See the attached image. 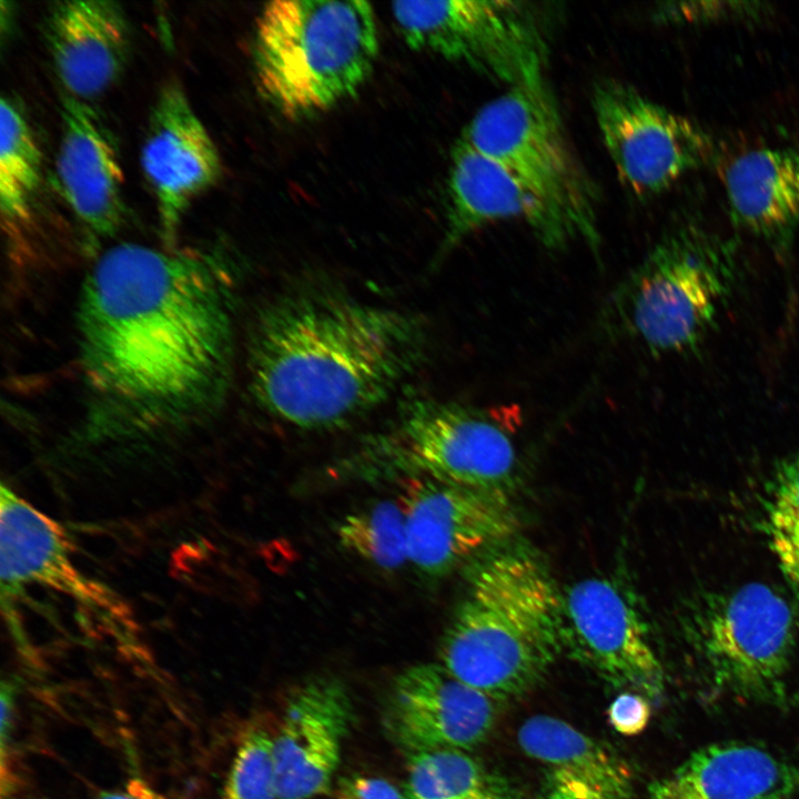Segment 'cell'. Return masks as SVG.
<instances>
[{"instance_id":"obj_7","label":"cell","mask_w":799,"mask_h":799,"mask_svg":"<svg viewBox=\"0 0 799 799\" xmlns=\"http://www.w3.org/2000/svg\"><path fill=\"white\" fill-rule=\"evenodd\" d=\"M355 464L468 488L504 490L517 468L514 443L487 412L432 397L404 402L371 435Z\"/></svg>"},{"instance_id":"obj_3","label":"cell","mask_w":799,"mask_h":799,"mask_svg":"<svg viewBox=\"0 0 799 799\" xmlns=\"http://www.w3.org/2000/svg\"><path fill=\"white\" fill-rule=\"evenodd\" d=\"M439 645V664L492 699L517 697L548 672L564 648L563 591L522 545L482 555Z\"/></svg>"},{"instance_id":"obj_20","label":"cell","mask_w":799,"mask_h":799,"mask_svg":"<svg viewBox=\"0 0 799 799\" xmlns=\"http://www.w3.org/2000/svg\"><path fill=\"white\" fill-rule=\"evenodd\" d=\"M799 754L725 741L699 748L649 787V799H791Z\"/></svg>"},{"instance_id":"obj_5","label":"cell","mask_w":799,"mask_h":799,"mask_svg":"<svg viewBox=\"0 0 799 799\" xmlns=\"http://www.w3.org/2000/svg\"><path fill=\"white\" fill-rule=\"evenodd\" d=\"M736 275L729 244L701 226H676L608 295L600 328L653 354L692 352L716 326Z\"/></svg>"},{"instance_id":"obj_29","label":"cell","mask_w":799,"mask_h":799,"mask_svg":"<svg viewBox=\"0 0 799 799\" xmlns=\"http://www.w3.org/2000/svg\"><path fill=\"white\" fill-rule=\"evenodd\" d=\"M608 719L619 734L624 736L638 735L649 722V702L638 694H621L610 704Z\"/></svg>"},{"instance_id":"obj_1","label":"cell","mask_w":799,"mask_h":799,"mask_svg":"<svg viewBox=\"0 0 799 799\" xmlns=\"http://www.w3.org/2000/svg\"><path fill=\"white\" fill-rule=\"evenodd\" d=\"M232 275L214 251L121 243L99 256L75 312L87 441L151 439L222 408L235 358Z\"/></svg>"},{"instance_id":"obj_21","label":"cell","mask_w":799,"mask_h":799,"mask_svg":"<svg viewBox=\"0 0 799 799\" xmlns=\"http://www.w3.org/2000/svg\"><path fill=\"white\" fill-rule=\"evenodd\" d=\"M518 744L539 767L542 799H631L630 765L605 742L552 716L519 727Z\"/></svg>"},{"instance_id":"obj_14","label":"cell","mask_w":799,"mask_h":799,"mask_svg":"<svg viewBox=\"0 0 799 799\" xmlns=\"http://www.w3.org/2000/svg\"><path fill=\"white\" fill-rule=\"evenodd\" d=\"M564 648L614 687L658 696L660 663L639 611L606 578H587L563 591Z\"/></svg>"},{"instance_id":"obj_28","label":"cell","mask_w":799,"mask_h":799,"mask_svg":"<svg viewBox=\"0 0 799 799\" xmlns=\"http://www.w3.org/2000/svg\"><path fill=\"white\" fill-rule=\"evenodd\" d=\"M762 3L737 1H708L672 3V7L661 10V17L669 20L689 22H709L736 18H747L761 14Z\"/></svg>"},{"instance_id":"obj_27","label":"cell","mask_w":799,"mask_h":799,"mask_svg":"<svg viewBox=\"0 0 799 799\" xmlns=\"http://www.w3.org/2000/svg\"><path fill=\"white\" fill-rule=\"evenodd\" d=\"M222 799H282L273 758V737L265 729L252 727L242 735Z\"/></svg>"},{"instance_id":"obj_22","label":"cell","mask_w":799,"mask_h":799,"mask_svg":"<svg viewBox=\"0 0 799 799\" xmlns=\"http://www.w3.org/2000/svg\"><path fill=\"white\" fill-rule=\"evenodd\" d=\"M722 180L737 225L786 250L799 225V152L749 150L727 165Z\"/></svg>"},{"instance_id":"obj_12","label":"cell","mask_w":799,"mask_h":799,"mask_svg":"<svg viewBox=\"0 0 799 799\" xmlns=\"http://www.w3.org/2000/svg\"><path fill=\"white\" fill-rule=\"evenodd\" d=\"M408 562L442 577L510 538L518 517L504 490L468 488L421 476L402 482Z\"/></svg>"},{"instance_id":"obj_17","label":"cell","mask_w":799,"mask_h":799,"mask_svg":"<svg viewBox=\"0 0 799 799\" xmlns=\"http://www.w3.org/2000/svg\"><path fill=\"white\" fill-rule=\"evenodd\" d=\"M55 180L64 202L93 239L123 222V172L112 135L88 102L63 93Z\"/></svg>"},{"instance_id":"obj_16","label":"cell","mask_w":799,"mask_h":799,"mask_svg":"<svg viewBox=\"0 0 799 799\" xmlns=\"http://www.w3.org/2000/svg\"><path fill=\"white\" fill-rule=\"evenodd\" d=\"M353 720L352 698L335 677H313L291 694L273 737L282 799H312L330 788Z\"/></svg>"},{"instance_id":"obj_26","label":"cell","mask_w":799,"mask_h":799,"mask_svg":"<svg viewBox=\"0 0 799 799\" xmlns=\"http://www.w3.org/2000/svg\"><path fill=\"white\" fill-rule=\"evenodd\" d=\"M337 537L344 548L384 569L408 562L405 517L398 503L381 502L347 515Z\"/></svg>"},{"instance_id":"obj_9","label":"cell","mask_w":799,"mask_h":799,"mask_svg":"<svg viewBox=\"0 0 799 799\" xmlns=\"http://www.w3.org/2000/svg\"><path fill=\"white\" fill-rule=\"evenodd\" d=\"M392 13L413 50L463 63L508 88L544 81L547 43L522 2L397 1Z\"/></svg>"},{"instance_id":"obj_30","label":"cell","mask_w":799,"mask_h":799,"mask_svg":"<svg viewBox=\"0 0 799 799\" xmlns=\"http://www.w3.org/2000/svg\"><path fill=\"white\" fill-rule=\"evenodd\" d=\"M335 799H405L398 790L384 778L352 775L340 781Z\"/></svg>"},{"instance_id":"obj_10","label":"cell","mask_w":799,"mask_h":799,"mask_svg":"<svg viewBox=\"0 0 799 799\" xmlns=\"http://www.w3.org/2000/svg\"><path fill=\"white\" fill-rule=\"evenodd\" d=\"M0 543L1 604L12 631L21 628L14 601L26 585L37 584L69 597L125 650L138 651V627L129 607L114 590L77 567L71 543L58 522L3 484Z\"/></svg>"},{"instance_id":"obj_18","label":"cell","mask_w":799,"mask_h":799,"mask_svg":"<svg viewBox=\"0 0 799 799\" xmlns=\"http://www.w3.org/2000/svg\"><path fill=\"white\" fill-rule=\"evenodd\" d=\"M522 219L543 245L559 250L570 241L544 202L509 169L458 138L451 153L446 224L438 257L476 230Z\"/></svg>"},{"instance_id":"obj_24","label":"cell","mask_w":799,"mask_h":799,"mask_svg":"<svg viewBox=\"0 0 799 799\" xmlns=\"http://www.w3.org/2000/svg\"><path fill=\"white\" fill-rule=\"evenodd\" d=\"M42 155L33 130L16 101L0 103V211L9 234L26 225L41 181Z\"/></svg>"},{"instance_id":"obj_15","label":"cell","mask_w":799,"mask_h":799,"mask_svg":"<svg viewBox=\"0 0 799 799\" xmlns=\"http://www.w3.org/2000/svg\"><path fill=\"white\" fill-rule=\"evenodd\" d=\"M494 701L441 664H417L395 679L384 725L407 755L435 749L469 751L493 728Z\"/></svg>"},{"instance_id":"obj_2","label":"cell","mask_w":799,"mask_h":799,"mask_svg":"<svg viewBox=\"0 0 799 799\" xmlns=\"http://www.w3.org/2000/svg\"><path fill=\"white\" fill-rule=\"evenodd\" d=\"M415 314L306 287L266 303L247 337L249 391L277 419L309 431L337 428L377 408L426 360Z\"/></svg>"},{"instance_id":"obj_4","label":"cell","mask_w":799,"mask_h":799,"mask_svg":"<svg viewBox=\"0 0 799 799\" xmlns=\"http://www.w3.org/2000/svg\"><path fill=\"white\" fill-rule=\"evenodd\" d=\"M378 54L372 6L362 0H275L261 10L253 41L257 85L295 120L354 98Z\"/></svg>"},{"instance_id":"obj_11","label":"cell","mask_w":799,"mask_h":799,"mask_svg":"<svg viewBox=\"0 0 799 799\" xmlns=\"http://www.w3.org/2000/svg\"><path fill=\"white\" fill-rule=\"evenodd\" d=\"M591 100L618 176L638 196L666 191L710 155V138L698 124L625 82H597Z\"/></svg>"},{"instance_id":"obj_23","label":"cell","mask_w":799,"mask_h":799,"mask_svg":"<svg viewBox=\"0 0 799 799\" xmlns=\"http://www.w3.org/2000/svg\"><path fill=\"white\" fill-rule=\"evenodd\" d=\"M405 799H522L514 785L467 751L408 755Z\"/></svg>"},{"instance_id":"obj_8","label":"cell","mask_w":799,"mask_h":799,"mask_svg":"<svg viewBox=\"0 0 799 799\" xmlns=\"http://www.w3.org/2000/svg\"><path fill=\"white\" fill-rule=\"evenodd\" d=\"M687 631L718 685L752 700L785 696L795 624L776 589L750 583L705 594L688 614Z\"/></svg>"},{"instance_id":"obj_19","label":"cell","mask_w":799,"mask_h":799,"mask_svg":"<svg viewBox=\"0 0 799 799\" xmlns=\"http://www.w3.org/2000/svg\"><path fill=\"white\" fill-rule=\"evenodd\" d=\"M44 37L64 93L88 102L120 79L131 50V30L113 1L67 0L47 11Z\"/></svg>"},{"instance_id":"obj_6","label":"cell","mask_w":799,"mask_h":799,"mask_svg":"<svg viewBox=\"0 0 799 799\" xmlns=\"http://www.w3.org/2000/svg\"><path fill=\"white\" fill-rule=\"evenodd\" d=\"M459 138L520 179L569 240L598 249L595 190L569 149L545 81L507 88L474 114Z\"/></svg>"},{"instance_id":"obj_31","label":"cell","mask_w":799,"mask_h":799,"mask_svg":"<svg viewBox=\"0 0 799 799\" xmlns=\"http://www.w3.org/2000/svg\"><path fill=\"white\" fill-rule=\"evenodd\" d=\"M93 799H173L139 776H132L121 786L99 792Z\"/></svg>"},{"instance_id":"obj_25","label":"cell","mask_w":799,"mask_h":799,"mask_svg":"<svg viewBox=\"0 0 799 799\" xmlns=\"http://www.w3.org/2000/svg\"><path fill=\"white\" fill-rule=\"evenodd\" d=\"M767 497L768 542L783 578L799 600V452L778 464Z\"/></svg>"},{"instance_id":"obj_13","label":"cell","mask_w":799,"mask_h":799,"mask_svg":"<svg viewBox=\"0 0 799 799\" xmlns=\"http://www.w3.org/2000/svg\"><path fill=\"white\" fill-rule=\"evenodd\" d=\"M140 162L155 201L164 247L175 249L188 209L222 174L219 150L176 81L166 82L155 98Z\"/></svg>"}]
</instances>
